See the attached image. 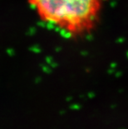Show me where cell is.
Returning <instances> with one entry per match:
<instances>
[{"mask_svg": "<svg viewBox=\"0 0 128 129\" xmlns=\"http://www.w3.org/2000/svg\"><path fill=\"white\" fill-rule=\"evenodd\" d=\"M41 20L71 37L93 29L98 21L102 0H28Z\"/></svg>", "mask_w": 128, "mask_h": 129, "instance_id": "obj_1", "label": "cell"}]
</instances>
